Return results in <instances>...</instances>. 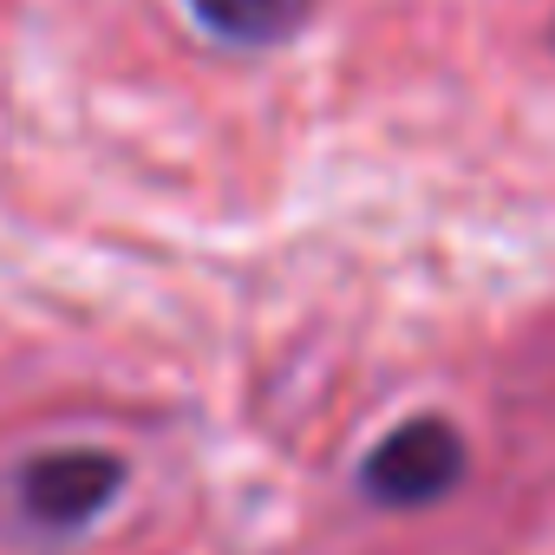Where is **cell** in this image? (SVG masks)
Wrapping results in <instances>:
<instances>
[{"label":"cell","instance_id":"cell-1","mask_svg":"<svg viewBox=\"0 0 555 555\" xmlns=\"http://www.w3.org/2000/svg\"><path fill=\"white\" fill-rule=\"evenodd\" d=\"M8 496L34 535L66 542V535H86L125 496V457L99 451V444H53V451H34L14 464Z\"/></svg>","mask_w":555,"mask_h":555},{"label":"cell","instance_id":"cell-2","mask_svg":"<svg viewBox=\"0 0 555 555\" xmlns=\"http://www.w3.org/2000/svg\"><path fill=\"white\" fill-rule=\"evenodd\" d=\"M470 477V444L444 412L399 418L366 457H360V490L379 509H431Z\"/></svg>","mask_w":555,"mask_h":555},{"label":"cell","instance_id":"cell-3","mask_svg":"<svg viewBox=\"0 0 555 555\" xmlns=\"http://www.w3.org/2000/svg\"><path fill=\"white\" fill-rule=\"evenodd\" d=\"M190 14L229 47H282L308 27L314 0H190Z\"/></svg>","mask_w":555,"mask_h":555}]
</instances>
